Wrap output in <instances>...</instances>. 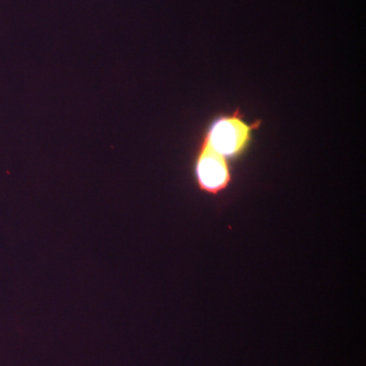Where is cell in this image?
Returning a JSON list of instances; mask_svg holds the SVG:
<instances>
[{"label":"cell","mask_w":366,"mask_h":366,"mask_svg":"<svg viewBox=\"0 0 366 366\" xmlns=\"http://www.w3.org/2000/svg\"><path fill=\"white\" fill-rule=\"evenodd\" d=\"M261 125L262 120L250 122L240 108H236L214 117L207 125L201 142L229 162H236L249 152Z\"/></svg>","instance_id":"obj_1"},{"label":"cell","mask_w":366,"mask_h":366,"mask_svg":"<svg viewBox=\"0 0 366 366\" xmlns=\"http://www.w3.org/2000/svg\"><path fill=\"white\" fill-rule=\"evenodd\" d=\"M192 175L202 192L219 197L225 194L232 184V163L199 142L192 164Z\"/></svg>","instance_id":"obj_2"}]
</instances>
